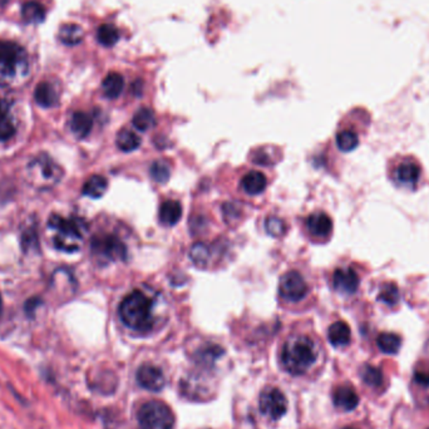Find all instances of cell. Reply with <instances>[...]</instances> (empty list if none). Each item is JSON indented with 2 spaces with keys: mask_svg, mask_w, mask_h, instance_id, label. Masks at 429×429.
I'll use <instances>...</instances> for the list:
<instances>
[{
  "mask_svg": "<svg viewBox=\"0 0 429 429\" xmlns=\"http://www.w3.org/2000/svg\"><path fill=\"white\" fill-rule=\"evenodd\" d=\"M190 258L194 261V265L197 266H206L210 261L211 258V251L206 244L197 242L190 250Z\"/></svg>",
  "mask_w": 429,
  "mask_h": 429,
  "instance_id": "f546056e",
  "label": "cell"
},
{
  "mask_svg": "<svg viewBox=\"0 0 429 429\" xmlns=\"http://www.w3.org/2000/svg\"><path fill=\"white\" fill-rule=\"evenodd\" d=\"M34 98L39 106L51 108L58 103L59 95L51 83L41 82L37 86Z\"/></svg>",
  "mask_w": 429,
  "mask_h": 429,
  "instance_id": "ac0fdd59",
  "label": "cell"
},
{
  "mask_svg": "<svg viewBox=\"0 0 429 429\" xmlns=\"http://www.w3.org/2000/svg\"><path fill=\"white\" fill-rule=\"evenodd\" d=\"M27 175L29 183L39 190H48L60 183L63 170L48 154H38L28 164Z\"/></svg>",
  "mask_w": 429,
  "mask_h": 429,
  "instance_id": "5b68a950",
  "label": "cell"
},
{
  "mask_svg": "<svg viewBox=\"0 0 429 429\" xmlns=\"http://www.w3.org/2000/svg\"><path fill=\"white\" fill-rule=\"evenodd\" d=\"M1 314H3V300H1V296H0V317H1Z\"/></svg>",
  "mask_w": 429,
  "mask_h": 429,
  "instance_id": "8d00e7d4",
  "label": "cell"
},
{
  "mask_svg": "<svg viewBox=\"0 0 429 429\" xmlns=\"http://www.w3.org/2000/svg\"><path fill=\"white\" fill-rule=\"evenodd\" d=\"M282 359L286 371L293 376H301L315 363L317 348L310 338L294 336L285 343Z\"/></svg>",
  "mask_w": 429,
  "mask_h": 429,
  "instance_id": "3957f363",
  "label": "cell"
},
{
  "mask_svg": "<svg viewBox=\"0 0 429 429\" xmlns=\"http://www.w3.org/2000/svg\"><path fill=\"white\" fill-rule=\"evenodd\" d=\"M107 187H108V181L106 177L94 175L86 181L82 192L84 196H88L91 199H100L106 194Z\"/></svg>",
  "mask_w": 429,
  "mask_h": 429,
  "instance_id": "7402d4cb",
  "label": "cell"
},
{
  "mask_svg": "<svg viewBox=\"0 0 429 429\" xmlns=\"http://www.w3.org/2000/svg\"><path fill=\"white\" fill-rule=\"evenodd\" d=\"M344 429H355V428H344Z\"/></svg>",
  "mask_w": 429,
  "mask_h": 429,
  "instance_id": "74e56055",
  "label": "cell"
},
{
  "mask_svg": "<svg viewBox=\"0 0 429 429\" xmlns=\"http://www.w3.org/2000/svg\"><path fill=\"white\" fill-rule=\"evenodd\" d=\"M360 376L363 378L365 384L371 385L373 388L381 387L383 383V373L381 369H378L373 365H364L360 371Z\"/></svg>",
  "mask_w": 429,
  "mask_h": 429,
  "instance_id": "4dcf8cb0",
  "label": "cell"
},
{
  "mask_svg": "<svg viewBox=\"0 0 429 429\" xmlns=\"http://www.w3.org/2000/svg\"><path fill=\"white\" fill-rule=\"evenodd\" d=\"M306 226L312 235L317 237H328L333 230V221L326 213L317 212L308 218Z\"/></svg>",
  "mask_w": 429,
  "mask_h": 429,
  "instance_id": "4fadbf2b",
  "label": "cell"
},
{
  "mask_svg": "<svg viewBox=\"0 0 429 429\" xmlns=\"http://www.w3.org/2000/svg\"><path fill=\"white\" fill-rule=\"evenodd\" d=\"M8 1H9V0H0V8L6 6V4H8Z\"/></svg>",
  "mask_w": 429,
  "mask_h": 429,
  "instance_id": "d590c367",
  "label": "cell"
},
{
  "mask_svg": "<svg viewBox=\"0 0 429 429\" xmlns=\"http://www.w3.org/2000/svg\"><path fill=\"white\" fill-rule=\"evenodd\" d=\"M48 227L53 232L54 246L65 253L78 251L88 229L82 218H63L60 215H52L48 220Z\"/></svg>",
  "mask_w": 429,
  "mask_h": 429,
  "instance_id": "7a4b0ae2",
  "label": "cell"
},
{
  "mask_svg": "<svg viewBox=\"0 0 429 429\" xmlns=\"http://www.w3.org/2000/svg\"><path fill=\"white\" fill-rule=\"evenodd\" d=\"M379 300L388 306L397 305L400 301V290L394 284H385L379 291Z\"/></svg>",
  "mask_w": 429,
  "mask_h": 429,
  "instance_id": "d6a6232c",
  "label": "cell"
},
{
  "mask_svg": "<svg viewBox=\"0 0 429 429\" xmlns=\"http://www.w3.org/2000/svg\"><path fill=\"white\" fill-rule=\"evenodd\" d=\"M137 382L142 388L159 392L165 387V376L161 368L153 364H143L137 371Z\"/></svg>",
  "mask_w": 429,
  "mask_h": 429,
  "instance_id": "8fae6325",
  "label": "cell"
},
{
  "mask_svg": "<svg viewBox=\"0 0 429 429\" xmlns=\"http://www.w3.org/2000/svg\"><path fill=\"white\" fill-rule=\"evenodd\" d=\"M59 39L67 46H76L83 39V29L77 24H65L59 30Z\"/></svg>",
  "mask_w": 429,
  "mask_h": 429,
  "instance_id": "cb8c5ba5",
  "label": "cell"
},
{
  "mask_svg": "<svg viewBox=\"0 0 429 429\" xmlns=\"http://www.w3.org/2000/svg\"><path fill=\"white\" fill-rule=\"evenodd\" d=\"M336 145L343 152H350L358 147V135L350 130L341 131L336 135Z\"/></svg>",
  "mask_w": 429,
  "mask_h": 429,
  "instance_id": "83f0119b",
  "label": "cell"
},
{
  "mask_svg": "<svg viewBox=\"0 0 429 429\" xmlns=\"http://www.w3.org/2000/svg\"><path fill=\"white\" fill-rule=\"evenodd\" d=\"M97 39L106 47H112L119 39V32L112 24H103L98 28Z\"/></svg>",
  "mask_w": 429,
  "mask_h": 429,
  "instance_id": "f1b7e54d",
  "label": "cell"
},
{
  "mask_svg": "<svg viewBox=\"0 0 429 429\" xmlns=\"http://www.w3.org/2000/svg\"><path fill=\"white\" fill-rule=\"evenodd\" d=\"M117 146L124 152H132L141 145V137L130 130H122L117 135Z\"/></svg>",
  "mask_w": 429,
  "mask_h": 429,
  "instance_id": "d4e9b609",
  "label": "cell"
},
{
  "mask_svg": "<svg viewBox=\"0 0 429 429\" xmlns=\"http://www.w3.org/2000/svg\"><path fill=\"white\" fill-rule=\"evenodd\" d=\"M122 323L131 330L146 333L153 328V301L141 290L127 295L118 309Z\"/></svg>",
  "mask_w": 429,
  "mask_h": 429,
  "instance_id": "6da1fadb",
  "label": "cell"
},
{
  "mask_svg": "<svg viewBox=\"0 0 429 429\" xmlns=\"http://www.w3.org/2000/svg\"><path fill=\"white\" fill-rule=\"evenodd\" d=\"M376 344L383 353L397 354L402 345V341L394 333H382L376 338Z\"/></svg>",
  "mask_w": 429,
  "mask_h": 429,
  "instance_id": "4316f807",
  "label": "cell"
},
{
  "mask_svg": "<svg viewBox=\"0 0 429 429\" xmlns=\"http://www.w3.org/2000/svg\"><path fill=\"white\" fill-rule=\"evenodd\" d=\"M138 424L141 429H172L175 425V416L161 400H150L140 408Z\"/></svg>",
  "mask_w": 429,
  "mask_h": 429,
  "instance_id": "8992f818",
  "label": "cell"
},
{
  "mask_svg": "<svg viewBox=\"0 0 429 429\" xmlns=\"http://www.w3.org/2000/svg\"><path fill=\"white\" fill-rule=\"evenodd\" d=\"M265 230L269 235L274 236V237H280L285 234L286 227H285V223L282 221V218L270 216V218H266V221H265Z\"/></svg>",
  "mask_w": 429,
  "mask_h": 429,
  "instance_id": "836d02e7",
  "label": "cell"
},
{
  "mask_svg": "<svg viewBox=\"0 0 429 429\" xmlns=\"http://www.w3.org/2000/svg\"><path fill=\"white\" fill-rule=\"evenodd\" d=\"M333 400L334 404L343 411H353L359 404L358 394L349 385L338 387L333 394Z\"/></svg>",
  "mask_w": 429,
  "mask_h": 429,
  "instance_id": "5bb4252c",
  "label": "cell"
},
{
  "mask_svg": "<svg viewBox=\"0 0 429 429\" xmlns=\"http://www.w3.org/2000/svg\"><path fill=\"white\" fill-rule=\"evenodd\" d=\"M132 124L137 130L145 131L151 130L156 124V116L151 108H141L135 113L132 118Z\"/></svg>",
  "mask_w": 429,
  "mask_h": 429,
  "instance_id": "484cf974",
  "label": "cell"
},
{
  "mask_svg": "<svg viewBox=\"0 0 429 429\" xmlns=\"http://www.w3.org/2000/svg\"><path fill=\"white\" fill-rule=\"evenodd\" d=\"M360 279L352 268H339L333 275V286L341 295H354L358 291Z\"/></svg>",
  "mask_w": 429,
  "mask_h": 429,
  "instance_id": "7c38bea8",
  "label": "cell"
},
{
  "mask_svg": "<svg viewBox=\"0 0 429 429\" xmlns=\"http://www.w3.org/2000/svg\"><path fill=\"white\" fill-rule=\"evenodd\" d=\"M70 127H71L72 132L78 138H84L91 133V131L93 128V119L88 113H73L71 121H70Z\"/></svg>",
  "mask_w": 429,
  "mask_h": 429,
  "instance_id": "d6986e66",
  "label": "cell"
},
{
  "mask_svg": "<svg viewBox=\"0 0 429 429\" xmlns=\"http://www.w3.org/2000/svg\"><path fill=\"white\" fill-rule=\"evenodd\" d=\"M259 406L263 414L277 421L286 413L288 400L280 389L266 388L260 394Z\"/></svg>",
  "mask_w": 429,
  "mask_h": 429,
  "instance_id": "9c48e42d",
  "label": "cell"
},
{
  "mask_svg": "<svg viewBox=\"0 0 429 429\" xmlns=\"http://www.w3.org/2000/svg\"><path fill=\"white\" fill-rule=\"evenodd\" d=\"M280 294L288 301H300L308 294V285L298 271H289L280 282Z\"/></svg>",
  "mask_w": 429,
  "mask_h": 429,
  "instance_id": "30bf717a",
  "label": "cell"
},
{
  "mask_svg": "<svg viewBox=\"0 0 429 429\" xmlns=\"http://www.w3.org/2000/svg\"><path fill=\"white\" fill-rule=\"evenodd\" d=\"M414 379L418 384L423 387H429V371H419L414 374Z\"/></svg>",
  "mask_w": 429,
  "mask_h": 429,
  "instance_id": "e575fe53",
  "label": "cell"
},
{
  "mask_svg": "<svg viewBox=\"0 0 429 429\" xmlns=\"http://www.w3.org/2000/svg\"><path fill=\"white\" fill-rule=\"evenodd\" d=\"M150 175L156 183H166L170 180V167L165 161H154L150 169Z\"/></svg>",
  "mask_w": 429,
  "mask_h": 429,
  "instance_id": "1f68e13d",
  "label": "cell"
},
{
  "mask_svg": "<svg viewBox=\"0 0 429 429\" xmlns=\"http://www.w3.org/2000/svg\"><path fill=\"white\" fill-rule=\"evenodd\" d=\"M28 73V57L14 41H0V87H11Z\"/></svg>",
  "mask_w": 429,
  "mask_h": 429,
  "instance_id": "277c9868",
  "label": "cell"
},
{
  "mask_svg": "<svg viewBox=\"0 0 429 429\" xmlns=\"http://www.w3.org/2000/svg\"><path fill=\"white\" fill-rule=\"evenodd\" d=\"M91 251L94 259L100 264H107L112 261H124L128 255L124 242L112 234H100L94 236L91 242Z\"/></svg>",
  "mask_w": 429,
  "mask_h": 429,
  "instance_id": "52a82bcc",
  "label": "cell"
},
{
  "mask_svg": "<svg viewBox=\"0 0 429 429\" xmlns=\"http://www.w3.org/2000/svg\"><path fill=\"white\" fill-rule=\"evenodd\" d=\"M183 218V206L178 201L167 200L159 207V221L165 226H173Z\"/></svg>",
  "mask_w": 429,
  "mask_h": 429,
  "instance_id": "9a60e30c",
  "label": "cell"
},
{
  "mask_svg": "<svg viewBox=\"0 0 429 429\" xmlns=\"http://www.w3.org/2000/svg\"><path fill=\"white\" fill-rule=\"evenodd\" d=\"M422 169L417 161L411 157L400 159L392 171V178L394 183L400 185V187L414 188L421 180Z\"/></svg>",
  "mask_w": 429,
  "mask_h": 429,
  "instance_id": "ba28073f",
  "label": "cell"
},
{
  "mask_svg": "<svg viewBox=\"0 0 429 429\" xmlns=\"http://www.w3.org/2000/svg\"><path fill=\"white\" fill-rule=\"evenodd\" d=\"M15 133V126L11 116V106L6 100L0 98V142L12 138Z\"/></svg>",
  "mask_w": 429,
  "mask_h": 429,
  "instance_id": "2e32d148",
  "label": "cell"
},
{
  "mask_svg": "<svg viewBox=\"0 0 429 429\" xmlns=\"http://www.w3.org/2000/svg\"><path fill=\"white\" fill-rule=\"evenodd\" d=\"M124 78L122 74L112 72L110 73L108 76L103 79L102 82V89H103V93L106 95L107 98L110 100H116L118 98L121 93L124 92Z\"/></svg>",
  "mask_w": 429,
  "mask_h": 429,
  "instance_id": "44dd1931",
  "label": "cell"
},
{
  "mask_svg": "<svg viewBox=\"0 0 429 429\" xmlns=\"http://www.w3.org/2000/svg\"><path fill=\"white\" fill-rule=\"evenodd\" d=\"M328 338L334 347H345L350 343L352 331L345 322H336L330 325Z\"/></svg>",
  "mask_w": 429,
  "mask_h": 429,
  "instance_id": "e0dca14e",
  "label": "cell"
},
{
  "mask_svg": "<svg viewBox=\"0 0 429 429\" xmlns=\"http://www.w3.org/2000/svg\"><path fill=\"white\" fill-rule=\"evenodd\" d=\"M266 177L264 173L258 172V171H251L246 173L245 176L242 177V186L244 188V191L246 194H260L261 192H264L265 188H266Z\"/></svg>",
  "mask_w": 429,
  "mask_h": 429,
  "instance_id": "ffe728a7",
  "label": "cell"
},
{
  "mask_svg": "<svg viewBox=\"0 0 429 429\" xmlns=\"http://www.w3.org/2000/svg\"><path fill=\"white\" fill-rule=\"evenodd\" d=\"M22 17L25 23H41L46 18V11L39 3L28 1L22 6Z\"/></svg>",
  "mask_w": 429,
  "mask_h": 429,
  "instance_id": "603a6c76",
  "label": "cell"
}]
</instances>
